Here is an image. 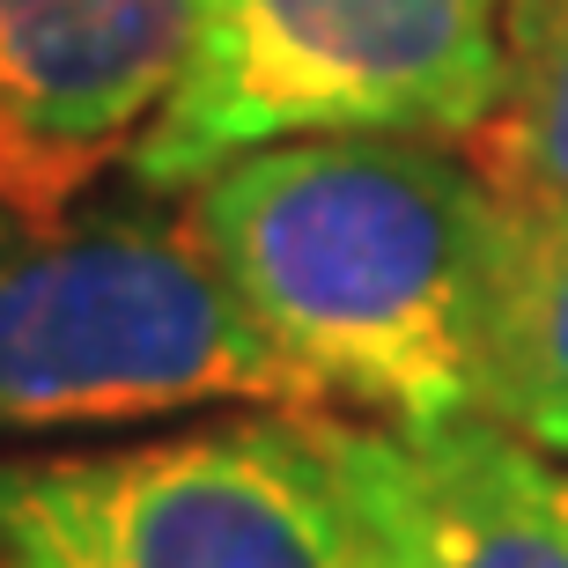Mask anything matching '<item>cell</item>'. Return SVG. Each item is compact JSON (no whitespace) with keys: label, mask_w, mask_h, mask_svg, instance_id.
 <instances>
[{"label":"cell","mask_w":568,"mask_h":568,"mask_svg":"<svg viewBox=\"0 0 568 568\" xmlns=\"http://www.w3.org/2000/svg\"><path fill=\"white\" fill-rule=\"evenodd\" d=\"M185 214L303 406L384 428L480 414L509 192L465 141H274L207 170Z\"/></svg>","instance_id":"obj_1"},{"label":"cell","mask_w":568,"mask_h":568,"mask_svg":"<svg viewBox=\"0 0 568 568\" xmlns=\"http://www.w3.org/2000/svg\"><path fill=\"white\" fill-rule=\"evenodd\" d=\"M170 192L0 200V436L303 406Z\"/></svg>","instance_id":"obj_2"},{"label":"cell","mask_w":568,"mask_h":568,"mask_svg":"<svg viewBox=\"0 0 568 568\" xmlns=\"http://www.w3.org/2000/svg\"><path fill=\"white\" fill-rule=\"evenodd\" d=\"M0 568H384L339 414L236 406L97 450H0Z\"/></svg>","instance_id":"obj_3"},{"label":"cell","mask_w":568,"mask_h":568,"mask_svg":"<svg viewBox=\"0 0 568 568\" xmlns=\"http://www.w3.org/2000/svg\"><path fill=\"white\" fill-rule=\"evenodd\" d=\"M517 0H200L185 74L126 178L192 192L207 170L317 133L473 141L509 74Z\"/></svg>","instance_id":"obj_4"},{"label":"cell","mask_w":568,"mask_h":568,"mask_svg":"<svg viewBox=\"0 0 568 568\" xmlns=\"http://www.w3.org/2000/svg\"><path fill=\"white\" fill-rule=\"evenodd\" d=\"M200 0H0V200H74L126 163L192 52Z\"/></svg>","instance_id":"obj_5"},{"label":"cell","mask_w":568,"mask_h":568,"mask_svg":"<svg viewBox=\"0 0 568 568\" xmlns=\"http://www.w3.org/2000/svg\"><path fill=\"white\" fill-rule=\"evenodd\" d=\"M339 443L377 517L384 568H568V458L503 422L384 428L339 414Z\"/></svg>","instance_id":"obj_6"},{"label":"cell","mask_w":568,"mask_h":568,"mask_svg":"<svg viewBox=\"0 0 568 568\" xmlns=\"http://www.w3.org/2000/svg\"><path fill=\"white\" fill-rule=\"evenodd\" d=\"M480 414L568 458V200L509 192L503 266L480 333Z\"/></svg>","instance_id":"obj_7"},{"label":"cell","mask_w":568,"mask_h":568,"mask_svg":"<svg viewBox=\"0 0 568 568\" xmlns=\"http://www.w3.org/2000/svg\"><path fill=\"white\" fill-rule=\"evenodd\" d=\"M465 148L517 200H568V0L509 8L503 97Z\"/></svg>","instance_id":"obj_8"}]
</instances>
